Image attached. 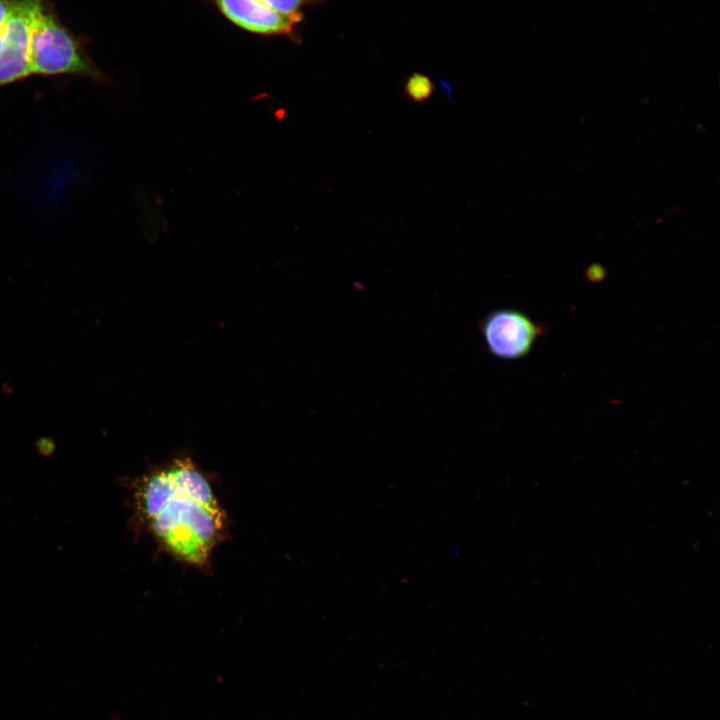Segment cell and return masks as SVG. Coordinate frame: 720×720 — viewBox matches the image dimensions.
Returning a JSON list of instances; mask_svg holds the SVG:
<instances>
[{
	"mask_svg": "<svg viewBox=\"0 0 720 720\" xmlns=\"http://www.w3.org/2000/svg\"><path fill=\"white\" fill-rule=\"evenodd\" d=\"M42 3L43 0H13L0 49V86L32 74L31 27Z\"/></svg>",
	"mask_w": 720,
	"mask_h": 720,
	"instance_id": "cell-4",
	"label": "cell"
},
{
	"mask_svg": "<svg viewBox=\"0 0 720 720\" xmlns=\"http://www.w3.org/2000/svg\"><path fill=\"white\" fill-rule=\"evenodd\" d=\"M168 470L180 495L208 507H220L209 482L189 458L174 460Z\"/></svg>",
	"mask_w": 720,
	"mask_h": 720,
	"instance_id": "cell-6",
	"label": "cell"
},
{
	"mask_svg": "<svg viewBox=\"0 0 720 720\" xmlns=\"http://www.w3.org/2000/svg\"><path fill=\"white\" fill-rule=\"evenodd\" d=\"M13 0H0V49L3 42L6 24L12 9Z\"/></svg>",
	"mask_w": 720,
	"mask_h": 720,
	"instance_id": "cell-9",
	"label": "cell"
},
{
	"mask_svg": "<svg viewBox=\"0 0 720 720\" xmlns=\"http://www.w3.org/2000/svg\"><path fill=\"white\" fill-rule=\"evenodd\" d=\"M283 14H303L301 9L313 0H256Z\"/></svg>",
	"mask_w": 720,
	"mask_h": 720,
	"instance_id": "cell-8",
	"label": "cell"
},
{
	"mask_svg": "<svg viewBox=\"0 0 720 720\" xmlns=\"http://www.w3.org/2000/svg\"><path fill=\"white\" fill-rule=\"evenodd\" d=\"M480 331L488 352L504 360L526 356L542 335V327L528 315L508 308L488 313L481 321Z\"/></svg>",
	"mask_w": 720,
	"mask_h": 720,
	"instance_id": "cell-3",
	"label": "cell"
},
{
	"mask_svg": "<svg viewBox=\"0 0 720 720\" xmlns=\"http://www.w3.org/2000/svg\"><path fill=\"white\" fill-rule=\"evenodd\" d=\"M224 520L221 507L205 506L177 491L148 524L168 552L201 566L222 536Z\"/></svg>",
	"mask_w": 720,
	"mask_h": 720,
	"instance_id": "cell-1",
	"label": "cell"
},
{
	"mask_svg": "<svg viewBox=\"0 0 720 720\" xmlns=\"http://www.w3.org/2000/svg\"><path fill=\"white\" fill-rule=\"evenodd\" d=\"M404 91L413 102L422 103L433 94L434 84L427 75L415 72L407 78Z\"/></svg>",
	"mask_w": 720,
	"mask_h": 720,
	"instance_id": "cell-7",
	"label": "cell"
},
{
	"mask_svg": "<svg viewBox=\"0 0 720 720\" xmlns=\"http://www.w3.org/2000/svg\"><path fill=\"white\" fill-rule=\"evenodd\" d=\"M233 24L252 33L289 36L303 14H283L256 0H211Z\"/></svg>",
	"mask_w": 720,
	"mask_h": 720,
	"instance_id": "cell-5",
	"label": "cell"
},
{
	"mask_svg": "<svg viewBox=\"0 0 720 720\" xmlns=\"http://www.w3.org/2000/svg\"><path fill=\"white\" fill-rule=\"evenodd\" d=\"M30 60L32 74H97L75 38L43 3L32 21Z\"/></svg>",
	"mask_w": 720,
	"mask_h": 720,
	"instance_id": "cell-2",
	"label": "cell"
}]
</instances>
